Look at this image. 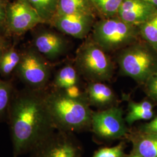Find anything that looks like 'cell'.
Returning <instances> with one entry per match:
<instances>
[{"instance_id":"6da1fadb","label":"cell","mask_w":157,"mask_h":157,"mask_svg":"<svg viewBox=\"0 0 157 157\" xmlns=\"http://www.w3.org/2000/svg\"><path fill=\"white\" fill-rule=\"evenodd\" d=\"M44 91L26 87L17 90L7 122L12 144V157L29 153L56 130L45 107Z\"/></svg>"},{"instance_id":"7a4b0ae2","label":"cell","mask_w":157,"mask_h":157,"mask_svg":"<svg viewBox=\"0 0 157 157\" xmlns=\"http://www.w3.org/2000/svg\"><path fill=\"white\" fill-rule=\"evenodd\" d=\"M44 100L56 130L74 133L91 128L93 112L86 93L72 98L64 90L47 89Z\"/></svg>"},{"instance_id":"3957f363","label":"cell","mask_w":157,"mask_h":157,"mask_svg":"<svg viewBox=\"0 0 157 157\" xmlns=\"http://www.w3.org/2000/svg\"><path fill=\"white\" fill-rule=\"evenodd\" d=\"M93 39L105 51L115 50L132 44L138 31L136 26L119 17L102 19L93 25Z\"/></svg>"},{"instance_id":"277c9868","label":"cell","mask_w":157,"mask_h":157,"mask_svg":"<svg viewBox=\"0 0 157 157\" xmlns=\"http://www.w3.org/2000/svg\"><path fill=\"white\" fill-rule=\"evenodd\" d=\"M21 59L15 71L25 87L36 91L48 89L51 67L44 56L33 45L21 51Z\"/></svg>"},{"instance_id":"5b68a950","label":"cell","mask_w":157,"mask_h":157,"mask_svg":"<svg viewBox=\"0 0 157 157\" xmlns=\"http://www.w3.org/2000/svg\"><path fill=\"white\" fill-rule=\"evenodd\" d=\"M118 58L121 72L138 82H146L157 72V55L140 44L127 46Z\"/></svg>"},{"instance_id":"8992f818","label":"cell","mask_w":157,"mask_h":157,"mask_svg":"<svg viewBox=\"0 0 157 157\" xmlns=\"http://www.w3.org/2000/svg\"><path fill=\"white\" fill-rule=\"evenodd\" d=\"M76 67L92 82H101L112 78L113 65L105 51L94 42L82 45L77 52Z\"/></svg>"},{"instance_id":"52a82bcc","label":"cell","mask_w":157,"mask_h":157,"mask_svg":"<svg viewBox=\"0 0 157 157\" xmlns=\"http://www.w3.org/2000/svg\"><path fill=\"white\" fill-rule=\"evenodd\" d=\"M29 154V157H82L83 147L73 133L56 130Z\"/></svg>"},{"instance_id":"ba28073f","label":"cell","mask_w":157,"mask_h":157,"mask_svg":"<svg viewBox=\"0 0 157 157\" xmlns=\"http://www.w3.org/2000/svg\"><path fill=\"white\" fill-rule=\"evenodd\" d=\"M123 115V110L117 107L93 112L91 128L94 134L104 140L122 138L129 132Z\"/></svg>"},{"instance_id":"9c48e42d","label":"cell","mask_w":157,"mask_h":157,"mask_svg":"<svg viewBox=\"0 0 157 157\" xmlns=\"http://www.w3.org/2000/svg\"><path fill=\"white\" fill-rule=\"evenodd\" d=\"M41 23H44L26 0H16L8 4L6 30L9 36H22Z\"/></svg>"},{"instance_id":"30bf717a","label":"cell","mask_w":157,"mask_h":157,"mask_svg":"<svg viewBox=\"0 0 157 157\" xmlns=\"http://www.w3.org/2000/svg\"><path fill=\"white\" fill-rule=\"evenodd\" d=\"M50 23L63 33L75 38L83 39L93 27V17L91 13L56 15Z\"/></svg>"},{"instance_id":"8fae6325","label":"cell","mask_w":157,"mask_h":157,"mask_svg":"<svg viewBox=\"0 0 157 157\" xmlns=\"http://www.w3.org/2000/svg\"><path fill=\"white\" fill-rule=\"evenodd\" d=\"M32 45L47 59L53 60L64 54L67 43L59 34L50 30L41 29L34 34Z\"/></svg>"},{"instance_id":"7c38bea8","label":"cell","mask_w":157,"mask_h":157,"mask_svg":"<svg viewBox=\"0 0 157 157\" xmlns=\"http://www.w3.org/2000/svg\"><path fill=\"white\" fill-rule=\"evenodd\" d=\"M157 12L156 7L143 0H124L118 13L124 22L139 26Z\"/></svg>"},{"instance_id":"4fadbf2b","label":"cell","mask_w":157,"mask_h":157,"mask_svg":"<svg viewBox=\"0 0 157 157\" xmlns=\"http://www.w3.org/2000/svg\"><path fill=\"white\" fill-rule=\"evenodd\" d=\"M132 152L144 157H157V135L137 130L129 135Z\"/></svg>"},{"instance_id":"5bb4252c","label":"cell","mask_w":157,"mask_h":157,"mask_svg":"<svg viewBox=\"0 0 157 157\" xmlns=\"http://www.w3.org/2000/svg\"><path fill=\"white\" fill-rule=\"evenodd\" d=\"M86 94L90 105L99 108L109 107L115 101L113 90L101 82H91L89 84Z\"/></svg>"},{"instance_id":"9a60e30c","label":"cell","mask_w":157,"mask_h":157,"mask_svg":"<svg viewBox=\"0 0 157 157\" xmlns=\"http://www.w3.org/2000/svg\"><path fill=\"white\" fill-rule=\"evenodd\" d=\"M17 91L12 80L0 78V123L7 124L12 101Z\"/></svg>"},{"instance_id":"2e32d148","label":"cell","mask_w":157,"mask_h":157,"mask_svg":"<svg viewBox=\"0 0 157 157\" xmlns=\"http://www.w3.org/2000/svg\"><path fill=\"white\" fill-rule=\"evenodd\" d=\"M153 117V106L150 102L143 101L135 102L130 101L128 112L124 120L129 125H132L136 121H148L151 119Z\"/></svg>"},{"instance_id":"e0dca14e","label":"cell","mask_w":157,"mask_h":157,"mask_svg":"<svg viewBox=\"0 0 157 157\" xmlns=\"http://www.w3.org/2000/svg\"><path fill=\"white\" fill-rule=\"evenodd\" d=\"M21 52L13 44L3 53L0 58V75L6 78L15 72L21 59Z\"/></svg>"},{"instance_id":"ac0fdd59","label":"cell","mask_w":157,"mask_h":157,"mask_svg":"<svg viewBox=\"0 0 157 157\" xmlns=\"http://www.w3.org/2000/svg\"><path fill=\"white\" fill-rule=\"evenodd\" d=\"M78 74L76 69L71 65H67L60 69L54 78L53 88L65 90L69 87L76 85Z\"/></svg>"},{"instance_id":"d6986e66","label":"cell","mask_w":157,"mask_h":157,"mask_svg":"<svg viewBox=\"0 0 157 157\" xmlns=\"http://www.w3.org/2000/svg\"><path fill=\"white\" fill-rule=\"evenodd\" d=\"M44 23H50L56 16L59 0H26Z\"/></svg>"},{"instance_id":"ffe728a7","label":"cell","mask_w":157,"mask_h":157,"mask_svg":"<svg viewBox=\"0 0 157 157\" xmlns=\"http://www.w3.org/2000/svg\"><path fill=\"white\" fill-rule=\"evenodd\" d=\"M89 1L90 0H59L56 15L91 13Z\"/></svg>"},{"instance_id":"44dd1931","label":"cell","mask_w":157,"mask_h":157,"mask_svg":"<svg viewBox=\"0 0 157 157\" xmlns=\"http://www.w3.org/2000/svg\"><path fill=\"white\" fill-rule=\"evenodd\" d=\"M139 26L143 37L152 48L157 51V12Z\"/></svg>"},{"instance_id":"7402d4cb","label":"cell","mask_w":157,"mask_h":157,"mask_svg":"<svg viewBox=\"0 0 157 157\" xmlns=\"http://www.w3.org/2000/svg\"><path fill=\"white\" fill-rule=\"evenodd\" d=\"M124 0H90L97 10L107 18L117 13Z\"/></svg>"},{"instance_id":"603a6c76","label":"cell","mask_w":157,"mask_h":157,"mask_svg":"<svg viewBox=\"0 0 157 157\" xmlns=\"http://www.w3.org/2000/svg\"><path fill=\"white\" fill-rule=\"evenodd\" d=\"M124 143L111 147H104L98 150L92 157H125Z\"/></svg>"},{"instance_id":"cb8c5ba5","label":"cell","mask_w":157,"mask_h":157,"mask_svg":"<svg viewBox=\"0 0 157 157\" xmlns=\"http://www.w3.org/2000/svg\"><path fill=\"white\" fill-rule=\"evenodd\" d=\"M146 91L150 98L157 100V72L147 80Z\"/></svg>"},{"instance_id":"d4e9b609","label":"cell","mask_w":157,"mask_h":157,"mask_svg":"<svg viewBox=\"0 0 157 157\" xmlns=\"http://www.w3.org/2000/svg\"><path fill=\"white\" fill-rule=\"evenodd\" d=\"M7 5L6 0H0V34L8 36L6 30Z\"/></svg>"},{"instance_id":"484cf974","label":"cell","mask_w":157,"mask_h":157,"mask_svg":"<svg viewBox=\"0 0 157 157\" xmlns=\"http://www.w3.org/2000/svg\"><path fill=\"white\" fill-rule=\"evenodd\" d=\"M139 131L157 135V115L152 121L140 126Z\"/></svg>"},{"instance_id":"4316f807","label":"cell","mask_w":157,"mask_h":157,"mask_svg":"<svg viewBox=\"0 0 157 157\" xmlns=\"http://www.w3.org/2000/svg\"><path fill=\"white\" fill-rule=\"evenodd\" d=\"M8 36L0 34V58L5 51L11 45L9 41Z\"/></svg>"},{"instance_id":"83f0119b","label":"cell","mask_w":157,"mask_h":157,"mask_svg":"<svg viewBox=\"0 0 157 157\" xmlns=\"http://www.w3.org/2000/svg\"><path fill=\"white\" fill-rule=\"evenodd\" d=\"M65 91L67 95L72 98H78L82 95L83 93H81L77 85L72 86L67 89H65Z\"/></svg>"},{"instance_id":"f1b7e54d","label":"cell","mask_w":157,"mask_h":157,"mask_svg":"<svg viewBox=\"0 0 157 157\" xmlns=\"http://www.w3.org/2000/svg\"><path fill=\"white\" fill-rule=\"evenodd\" d=\"M148 4H150L152 6L157 7V0H143Z\"/></svg>"},{"instance_id":"f546056e","label":"cell","mask_w":157,"mask_h":157,"mask_svg":"<svg viewBox=\"0 0 157 157\" xmlns=\"http://www.w3.org/2000/svg\"><path fill=\"white\" fill-rule=\"evenodd\" d=\"M143 157V156H141V155H138V154H135V153H133V152H131V153L129 154V155H126V157Z\"/></svg>"}]
</instances>
